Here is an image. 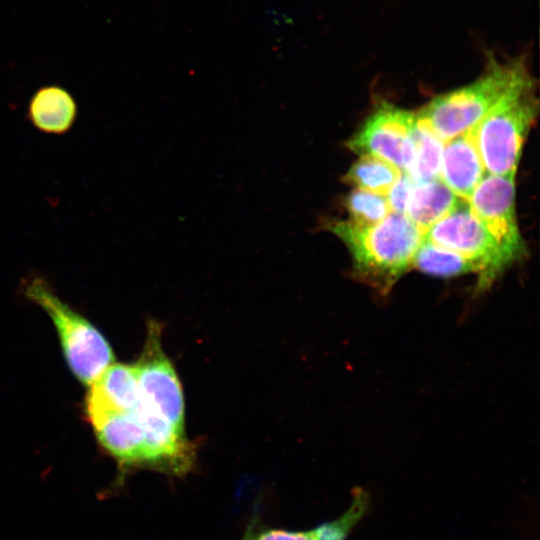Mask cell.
Returning <instances> with one entry per match:
<instances>
[{"label":"cell","mask_w":540,"mask_h":540,"mask_svg":"<svg viewBox=\"0 0 540 540\" xmlns=\"http://www.w3.org/2000/svg\"><path fill=\"white\" fill-rule=\"evenodd\" d=\"M412 266L421 272L439 277L478 274V267L472 261L424 237L413 257Z\"/></svg>","instance_id":"e0dca14e"},{"label":"cell","mask_w":540,"mask_h":540,"mask_svg":"<svg viewBox=\"0 0 540 540\" xmlns=\"http://www.w3.org/2000/svg\"><path fill=\"white\" fill-rule=\"evenodd\" d=\"M88 418L108 412H133L140 404V391L133 365L113 362L89 386Z\"/></svg>","instance_id":"7c38bea8"},{"label":"cell","mask_w":540,"mask_h":540,"mask_svg":"<svg viewBox=\"0 0 540 540\" xmlns=\"http://www.w3.org/2000/svg\"><path fill=\"white\" fill-rule=\"evenodd\" d=\"M160 327L150 322L143 352L133 365L141 406L184 431V398L177 373L161 347Z\"/></svg>","instance_id":"52a82bcc"},{"label":"cell","mask_w":540,"mask_h":540,"mask_svg":"<svg viewBox=\"0 0 540 540\" xmlns=\"http://www.w3.org/2000/svg\"><path fill=\"white\" fill-rule=\"evenodd\" d=\"M321 225L346 245L354 278L382 295L412 266L424 236L406 214L392 211L371 226L332 219Z\"/></svg>","instance_id":"6da1fadb"},{"label":"cell","mask_w":540,"mask_h":540,"mask_svg":"<svg viewBox=\"0 0 540 540\" xmlns=\"http://www.w3.org/2000/svg\"><path fill=\"white\" fill-rule=\"evenodd\" d=\"M423 237L472 261L478 267L477 291L488 289L512 264L474 215L467 200L462 199Z\"/></svg>","instance_id":"5b68a950"},{"label":"cell","mask_w":540,"mask_h":540,"mask_svg":"<svg viewBox=\"0 0 540 540\" xmlns=\"http://www.w3.org/2000/svg\"><path fill=\"white\" fill-rule=\"evenodd\" d=\"M537 113L538 100L529 75L475 126L476 143L488 174H515L525 138Z\"/></svg>","instance_id":"3957f363"},{"label":"cell","mask_w":540,"mask_h":540,"mask_svg":"<svg viewBox=\"0 0 540 540\" xmlns=\"http://www.w3.org/2000/svg\"><path fill=\"white\" fill-rule=\"evenodd\" d=\"M349 221L359 226L381 222L390 212L386 196L355 188L343 199Z\"/></svg>","instance_id":"ac0fdd59"},{"label":"cell","mask_w":540,"mask_h":540,"mask_svg":"<svg viewBox=\"0 0 540 540\" xmlns=\"http://www.w3.org/2000/svg\"><path fill=\"white\" fill-rule=\"evenodd\" d=\"M416 113L379 102L346 146L361 155L383 159L407 173L414 156Z\"/></svg>","instance_id":"8992f818"},{"label":"cell","mask_w":540,"mask_h":540,"mask_svg":"<svg viewBox=\"0 0 540 540\" xmlns=\"http://www.w3.org/2000/svg\"><path fill=\"white\" fill-rule=\"evenodd\" d=\"M414 128V156L407 174L417 183L440 178L444 142L416 113Z\"/></svg>","instance_id":"9a60e30c"},{"label":"cell","mask_w":540,"mask_h":540,"mask_svg":"<svg viewBox=\"0 0 540 540\" xmlns=\"http://www.w3.org/2000/svg\"><path fill=\"white\" fill-rule=\"evenodd\" d=\"M100 444L124 468H146L145 431L138 409L89 418Z\"/></svg>","instance_id":"9c48e42d"},{"label":"cell","mask_w":540,"mask_h":540,"mask_svg":"<svg viewBox=\"0 0 540 540\" xmlns=\"http://www.w3.org/2000/svg\"><path fill=\"white\" fill-rule=\"evenodd\" d=\"M485 174L475 127L444 143L440 179L459 198L468 200Z\"/></svg>","instance_id":"8fae6325"},{"label":"cell","mask_w":540,"mask_h":540,"mask_svg":"<svg viewBox=\"0 0 540 540\" xmlns=\"http://www.w3.org/2000/svg\"><path fill=\"white\" fill-rule=\"evenodd\" d=\"M414 182L405 172H402L398 180L391 187L386 195L390 210L392 212L404 213L411 196Z\"/></svg>","instance_id":"d6986e66"},{"label":"cell","mask_w":540,"mask_h":540,"mask_svg":"<svg viewBox=\"0 0 540 540\" xmlns=\"http://www.w3.org/2000/svg\"><path fill=\"white\" fill-rule=\"evenodd\" d=\"M368 506L369 495L365 490L356 488L350 507L334 520L309 530L294 531L266 526L254 516L241 540H346L365 515Z\"/></svg>","instance_id":"30bf717a"},{"label":"cell","mask_w":540,"mask_h":540,"mask_svg":"<svg viewBox=\"0 0 540 540\" xmlns=\"http://www.w3.org/2000/svg\"><path fill=\"white\" fill-rule=\"evenodd\" d=\"M461 200L440 178L414 183L405 214L425 234Z\"/></svg>","instance_id":"5bb4252c"},{"label":"cell","mask_w":540,"mask_h":540,"mask_svg":"<svg viewBox=\"0 0 540 540\" xmlns=\"http://www.w3.org/2000/svg\"><path fill=\"white\" fill-rule=\"evenodd\" d=\"M530 75L521 60L490 58L484 73L471 83L433 98L417 115L446 141L475 127L516 85Z\"/></svg>","instance_id":"7a4b0ae2"},{"label":"cell","mask_w":540,"mask_h":540,"mask_svg":"<svg viewBox=\"0 0 540 540\" xmlns=\"http://www.w3.org/2000/svg\"><path fill=\"white\" fill-rule=\"evenodd\" d=\"M402 172L391 163L372 155H361L342 181L375 194L386 196Z\"/></svg>","instance_id":"2e32d148"},{"label":"cell","mask_w":540,"mask_h":540,"mask_svg":"<svg viewBox=\"0 0 540 540\" xmlns=\"http://www.w3.org/2000/svg\"><path fill=\"white\" fill-rule=\"evenodd\" d=\"M23 290L24 295L53 321L74 376L90 386L114 362L108 341L86 318L63 302L44 278L38 275L29 277Z\"/></svg>","instance_id":"277c9868"},{"label":"cell","mask_w":540,"mask_h":540,"mask_svg":"<svg viewBox=\"0 0 540 540\" xmlns=\"http://www.w3.org/2000/svg\"><path fill=\"white\" fill-rule=\"evenodd\" d=\"M515 174L486 173L468 204L506 257L515 262L525 253L515 214Z\"/></svg>","instance_id":"ba28073f"},{"label":"cell","mask_w":540,"mask_h":540,"mask_svg":"<svg viewBox=\"0 0 540 540\" xmlns=\"http://www.w3.org/2000/svg\"><path fill=\"white\" fill-rule=\"evenodd\" d=\"M77 117L72 95L56 85L38 89L29 102L28 119L38 130L63 134L71 129Z\"/></svg>","instance_id":"4fadbf2b"}]
</instances>
